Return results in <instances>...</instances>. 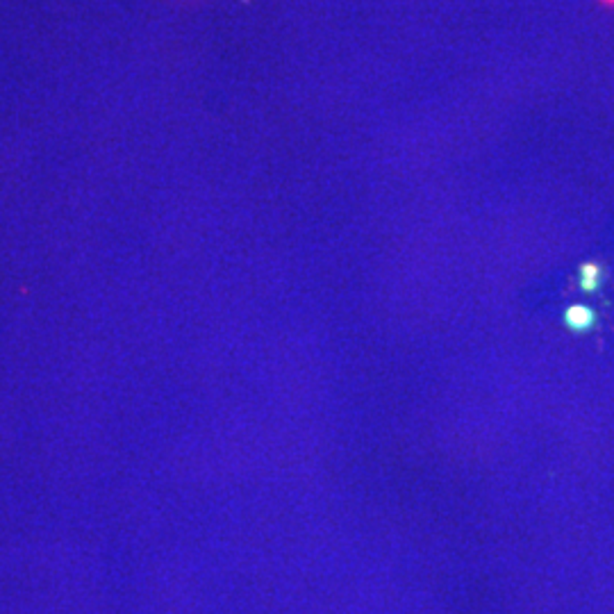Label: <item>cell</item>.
<instances>
[{
    "mask_svg": "<svg viewBox=\"0 0 614 614\" xmlns=\"http://www.w3.org/2000/svg\"><path fill=\"white\" fill-rule=\"evenodd\" d=\"M564 323L574 332H589L596 323V312L587 305H571L564 312Z\"/></svg>",
    "mask_w": 614,
    "mask_h": 614,
    "instance_id": "1",
    "label": "cell"
},
{
    "mask_svg": "<svg viewBox=\"0 0 614 614\" xmlns=\"http://www.w3.org/2000/svg\"><path fill=\"white\" fill-rule=\"evenodd\" d=\"M601 284H603V269L598 267V264H594V262L582 264V267H580V287H582V291L594 294V291L601 289Z\"/></svg>",
    "mask_w": 614,
    "mask_h": 614,
    "instance_id": "2",
    "label": "cell"
},
{
    "mask_svg": "<svg viewBox=\"0 0 614 614\" xmlns=\"http://www.w3.org/2000/svg\"><path fill=\"white\" fill-rule=\"evenodd\" d=\"M603 3H606V5H614V0H603Z\"/></svg>",
    "mask_w": 614,
    "mask_h": 614,
    "instance_id": "3",
    "label": "cell"
}]
</instances>
